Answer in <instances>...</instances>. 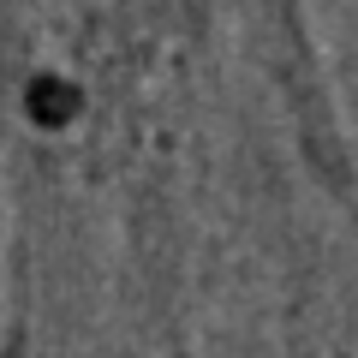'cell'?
Instances as JSON below:
<instances>
[{"mask_svg":"<svg viewBox=\"0 0 358 358\" xmlns=\"http://www.w3.org/2000/svg\"><path fill=\"white\" fill-rule=\"evenodd\" d=\"M227 18H233L245 66L257 72L268 108L281 114L287 143L305 162V173L329 192H352L346 126H341V102H334V84H329L310 0H227Z\"/></svg>","mask_w":358,"mask_h":358,"instance_id":"2","label":"cell"},{"mask_svg":"<svg viewBox=\"0 0 358 358\" xmlns=\"http://www.w3.org/2000/svg\"><path fill=\"white\" fill-rule=\"evenodd\" d=\"M268 138L227 0H0V358H167Z\"/></svg>","mask_w":358,"mask_h":358,"instance_id":"1","label":"cell"}]
</instances>
